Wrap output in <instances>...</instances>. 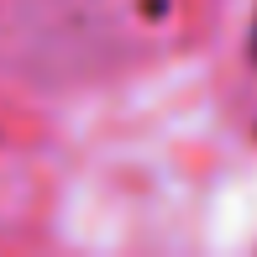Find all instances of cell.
I'll return each instance as SVG.
<instances>
[{
	"instance_id": "obj_1",
	"label": "cell",
	"mask_w": 257,
	"mask_h": 257,
	"mask_svg": "<svg viewBox=\"0 0 257 257\" xmlns=\"http://www.w3.org/2000/svg\"><path fill=\"white\" fill-rule=\"evenodd\" d=\"M252 48H257V32H252Z\"/></svg>"
}]
</instances>
